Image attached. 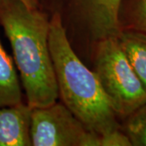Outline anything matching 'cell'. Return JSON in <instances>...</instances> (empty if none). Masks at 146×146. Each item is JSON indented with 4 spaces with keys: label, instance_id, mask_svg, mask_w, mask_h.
Instances as JSON below:
<instances>
[{
    "label": "cell",
    "instance_id": "6da1fadb",
    "mask_svg": "<svg viewBox=\"0 0 146 146\" xmlns=\"http://www.w3.org/2000/svg\"><path fill=\"white\" fill-rule=\"evenodd\" d=\"M0 25L11 43L27 104L45 107L57 102V81L49 46L50 16L21 0H0Z\"/></svg>",
    "mask_w": 146,
    "mask_h": 146
},
{
    "label": "cell",
    "instance_id": "7a4b0ae2",
    "mask_svg": "<svg viewBox=\"0 0 146 146\" xmlns=\"http://www.w3.org/2000/svg\"><path fill=\"white\" fill-rule=\"evenodd\" d=\"M49 46L58 97L84 127L102 136L120 128L118 116L94 71L73 50L57 15L50 18Z\"/></svg>",
    "mask_w": 146,
    "mask_h": 146
},
{
    "label": "cell",
    "instance_id": "3957f363",
    "mask_svg": "<svg viewBox=\"0 0 146 146\" xmlns=\"http://www.w3.org/2000/svg\"><path fill=\"white\" fill-rule=\"evenodd\" d=\"M48 16L57 15L71 46L89 68L97 46L120 32L121 0H37Z\"/></svg>",
    "mask_w": 146,
    "mask_h": 146
},
{
    "label": "cell",
    "instance_id": "277c9868",
    "mask_svg": "<svg viewBox=\"0 0 146 146\" xmlns=\"http://www.w3.org/2000/svg\"><path fill=\"white\" fill-rule=\"evenodd\" d=\"M90 68L118 118L126 119L146 103V92L134 72L117 36L97 46Z\"/></svg>",
    "mask_w": 146,
    "mask_h": 146
},
{
    "label": "cell",
    "instance_id": "5b68a950",
    "mask_svg": "<svg viewBox=\"0 0 146 146\" xmlns=\"http://www.w3.org/2000/svg\"><path fill=\"white\" fill-rule=\"evenodd\" d=\"M33 146H100V136L89 131L63 103L33 108Z\"/></svg>",
    "mask_w": 146,
    "mask_h": 146
},
{
    "label": "cell",
    "instance_id": "8992f818",
    "mask_svg": "<svg viewBox=\"0 0 146 146\" xmlns=\"http://www.w3.org/2000/svg\"><path fill=\"white\" fill-rule=\"evenodd\" d=\"M32 111L23 102L0 107V146H33Z\"/></svg>",
    "mask_w": 146,
    "mask_h": 146
},
{
    "label": "cell",
    "instance_id": "52a82bcc",
    "mask_svg": "<svg viewBox=\"0 0 146 146\" xmlns=\"http://www.w3.org/2000/svg\"><path fill=\"white\" fill-rule=\"evenodd\" d=\"M117 39L146 92V33L122 29Z\"/></svg>",
    "mask_w": 146,
    "mask_h": 146
},
{
    "label": "cell",
    "instance_id": "ba28073f",
    "mask_svg": "<svg viewBox=\"0 0 146 146\" xmlns=\"http://www.w3.org/2000/svg\"><path fill=\"white\" fill-rule=\"evenodd\" d=\"M21 102L22 90L13 60L0 41V107Z\"/></svg>",
    "mask_w": 146,
    "mask_h": 146
},
{
    "label": "cell",
    "instance_id": "9c48e42d",
    "mask_svg": "<svg viewBox=\"0 0 146 146\" xmlns=\"http://www.w3.org/2000/svg\"><path fill=\"white\" fill-rule=\"evenodd\" d=\"M118 20L120 30L146 33V0H121Z\"/></svg>",
    "mask_w": 146,
    "mask_h": 146
},
{
    "label": "cell",
    "instance_id": "30bf717a",
    "mask_svg": "<svg viewBox=\"0 0 146 146\" xmlns=\"http://www.w3.org/2000/svg\"><path fill=\"white\" fill-rule=\"evenodd\" d=\"M124 119L123 131L130 139L131 145L146 146V103Z\"/></svg>",
    "mask_w": 146,
    "mask_h": 146
},
{
    "label": "cell",
    "instance_id": "8fae6325",
    "mask_svg": "<svg viewBox=\"0 0 146 146\" xmlns=\"http://www.w3.org/2000/svg\"><path fill=\"white\" fill-rule=\"evenodd\" d=\"M100 146H131V143L120 127L100 136Z\"/></svg>",
    "mask_w": 146,
    "mask_h": 146
},
{
    "label": "cell",
    "instance_id": "7c38bea8",
    "mask_svg": "<svg viewBox=\"0 0 146 146\" xmlns=\"http://www.w3.org/2000/svg\"><path fill=\"white\" fill-rule=\"evenodd\" d=\"M21 2H23L25 5L31 8V9H36L39 8V4L37 0H21Z\"/></svg>",
    "mask_w": 146,
    "mask_h": 146
}]
</instances>
